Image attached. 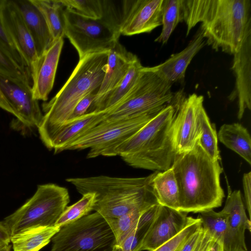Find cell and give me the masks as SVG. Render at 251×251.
I'll use <instances>...</instances> for the list:
<instances>
[{"label": "cell", "mask_w": 251, "mask_h": 251, "mask_svg": "<svg viewBox=\"0 0 251 251\" xmlns=\"http://www.w3.org/2000/svg\"><path fill=\"white\" fill-rule=\"evenodd\" d=\"M186 36L199 23L206 43L233 55L251 34V0H183Z\"/></svg>", "instance_id": "obj_1"}, {"label": "cell", "mask_w": 251, "mask_h": 251, "mask_svg": "<svg viewBox=\"0 0 251 251\" xmlns=\"http://www.w3.org/2000/svg\"><path fill=\"white\" fill-rule=\"evenodd\" d=\"M0 89L16 113L13 127L25 130L37 129L43 114L38 100L33 98L31 86L0 76Z\"/></svg>", "instance_id": "obj_12"}, {"label": "cell", "mask_w": 251, "mask_h": 251, "mask_svg": "<svg viewBox=\"0 0 251 251\" xmlns=\"http://www.w3.org/2000/svg\"><path fill=\"white\" fill-rule=\"evenodd\" d=\"M156 172L141 177L101 175L66 180L82 195L95 194L93 210L103 217H118L133 211L143 213L158 203L151 185Z\"/></svg>", "instance_id": "obj_3"}, {"label": "cell", "mask_w": 251, "mask_h": 251, "mask_svg": "<svg viewBox=\"0 0 251 251\" xmlns=\"http://www.w3.org/2000/svg\"><path fill=\"white\" fill-rule=\"evenodd\" d=\"M105 112H91L69 121L59 127L50 137L46 147L53 150L54 153L61 152L67 144L84 134L101 122Z\"/></svg>", "instance_id": "obj_21"}, {"label": "cell", "mask_w": 251, "mask_h": 251, "mask_svg": "<svg viewBox=\"0 0 251 251\" xmlns=\"http://www.w3.org/2000/svg\"><path fill=\"white\" fill-rule=\"evenodd\" d=\"M155 115L114 121L103 120L64 146L61 151L89 149L87 158L110 156L113 150L136 133Z\"/></svg>", "instance_id": "obj_10"}, {"label": "cell", "mask_w": 251, "mask_h": 251, "mask_svg": "<svg viewBox=\"0 0 251 251\" xmlns=\"http://www.w3.org/2000/svg\"><path fill=\"white\" fill-rule=\"evenodd\" d=\"M143 67L138 58L131 65L123 79L103 100L97 112H106L118 104L135 84Z\"/></svg>", "instance_id": "obj_27"}, {"label": "cell", "mask_w": 251, "mask_h": 251, "mask_svg": "<svg viewBox=\"0 0 251 251\" xmlns=\"http://www.w3.org/2000/svg\"><path fill=\"white\" fill-rule=\"evenodd\" d=\"M112 2L106 0L104 15L98 20L81 17L65 8V36L79 59L88 54L109 51L119 42L121 8L116 9Z\"/></svg>", "instance_id": "obj_6"}, {"label": "cell", "mask_w": 251, "mask_h": 251, "mask_svg": "<svg viewBox=\"0 0 251 251\" xmlns=\"http://www.w3.org/2000/svg\"><path fill=\"white\" fill-rule=\"evenodd\" d=\"M171 84L144 67L135 84L116 106L105 112L104 120L114 121L155 115L174 100Z\"/></svg>", "instance_id": "obj_8"}, {"label": "cell", "mask_w": 251, "mask_h": 251, "mask_svg": "<svg viewBox=\"0 0 251 251\" xmlns=\"http://www.w3.org/2000/svg\"><path fill=\"white\" fill-rule=\"evenodd\" d=\"M203 97L195 93L179 101L173 123V141L176 154L192 150L200 138L201 115Z\"/></svg>", "instance_id": "obj_11"}, {"label": "cell", "mask_w": 251, "mask_h": 251, "mask_svg": "<svg viewBox=\"0 0 251 251\" xmlns=\"http://www.w3.org/2000/svg\"><path fill=\"white\" fill-rule=\"evenodd\" d=\"M171 167L178 188L179 211L200 213L222 205L225 197L220 184L222 169L199 140L192 150L176 154Z\"/></svg>", "instance_id": "obj_2"}, {"label": "cell", "mask_w": 251, "mask_h": 251, "mask_svg": "<svg viewBox=\"0 0 251 251\" xmlns=\"http://www.w3.org/2000/svg\"><path fill=\"white\" fill-rule=\"evenodd\" d=\"M228 215V251H248L245 233L251 231V219L248 218L240 190L229 191L224 207L222 209Z\"/></svg>", "instance_id": "obj_20"}, {"label": "cell", "mask_w": 251, "mask_h": 251, "mask_svg": "<svg viewBox=\"0 0 251 251\" xmlns=\"http://www.w3.org/2000/svg\"><path fill=\"white\" fill-rule=\"evenodd\" d=\"M60 227H38L11 237L13 251H39L48 244Z\"/></svg>", "instance_id": "obj_25"}, {"label": "cell", "mask_w": 251, "mask_h": 251, "mask_svg": "<svg viewBox=\"0 0 251 251\" xmlns=\"http://www.w3.org/2000/svg\"><path fill=\"white\" fill-rule=\"evenodd\" d=\"M64 45L63 38L54 41L30 68L33 99L46 101L51 91Z\"/></svg>", "instance_id": "obj_16"}, {"label": "cell", "mask_w": 251, "mask_h": 251, "mask_svg": "<svg viewBox=\"0 0 251 251\" xmlns=\"http://www.w3.org/2000/svg\"><path fill=\"white\" fill-rule=\"evenodd\" d=\"M183 0H163L162 31L155 42L165 44L177 25L183 21Z\"/></svg>", "instance_id": "obj_29"}, {"label": "cell", "mask_w": 251, "mask_h": 251, "mask_svg": "<svg viewBox=\"0 0 251 251\" xmlns=\"http://www.w3.org/2000/svg\"><path fill=\"white\" fill-rule=\"evenodd\" d=\"M205 43L203 32L200 28L185 49L172 54L158 65L148 67V69L171 85L176 83L183 82L187 67Z\"/></svg>", "instance_id": "obj_19"}, {"label": "cell", "mask_w": 251, "mask_h": 251, "mask_svg": "<svg viewBox=\"0 0 251 251\" xmlns=\"http://www.w3.org/2000/svg\"><path fill=\"white\" fill-rule=\"evenodd\" d=\"M218 138L231 150L251 164V138L248 130L239 123L224 124L219 131Z\"/></svg>", "instance_id": "obj_23"}, {"label": "cell", "mask_w": 251, "mask_h": 251, "mask_svg": "<svg viewBox=\"0 0 251 251\" xmlns=\"http://www.w3.org/2000/svg\"><path fill=\"white\" fill-rule=\"evenodd\" d=\"M2 245H3L0 244V247L1 246H2Z\"/></svg>", "instance_id": "obj_46"}, {"label": "cell", "mask_w": 251, "mask_h": 251, "mask_svg": "<svg viewBox=\"0 0 251 251\" xmlns=\"http://www.w3.org/2000/svg\"><path fill=\"white\" fill-rule=\"evenodd\" d=\"M215 241L201 224L190 237L180 251H209Z\"/></svg>", "instance_id": "obj_36"}, {"label": "cell", "mask_w": 251, "mask_h": 251, "mask_svg": "<svg viewBox=\"0 0 251 251\" xmlns=\"http://www.w3.org/2000/svg\"><path fill=\"white\" fill-rule=\"evenodd\" d=\"M137 58L135 54L127 51L119 42L108 51L106 73L87 113L97 112L103 100L123 79Z\"/></svg>", "instance_id": "obj_17"}, {"label": "cell", "mask_w": 251, "mask_h": 251, "mask_svg": "<svg viewBox=\"0 0 251 251\" xmlns=\"http://www.w3.org/2000/svg\"><path fill=\"white\" fill-rule=\"evenodd\" d=\"M108 51L86 54L79 61L59 92L42 104L44 113L37 128L46 147L54 132L69 118L78 102L98 91L107 70Z\"/></svg>", "instance_id": "obj_5"}, {"label": "cell", "mask_w": 251, "mask_h": 251, "mask_svg": "<svg viewBox=\"0 0 251 251\" xmlns=\"http://www.w3.org/2000/svg\"><path fill=\"white\" fill-rule=\"evenodd\" d=\"M143 213L133 211L118 217H104L115 235L116 245L121 244L132 230L136 228L139 219Z\"/></svg>", "instance_id": "obj_34"}, {"label": "cell", "mask_w": 251, "mask_h": 251, "mask_svg": "<svg viewBox=\"0 0 251 251\" xmlns=\"http://www.w3.org/2000/svg\"><path fill=\"white\" fill-rule=\"evenodd\" d=\"M42 14L53 42L65 36V7L60 0H30Z\"/></svg>", "instance_id": "obj_26"}, {"label": "cell", "mask_w": 251, "mask_h": 251, "mask_svg": "<svg viewBox=\"0 0 251 251\" xmlns=\"http://www.w3.org/2000/svg\"><path fill=\"white\" fill-rule=\"evenodd\" d=\"M0 251H11V246L10 244L2 245L0 247Z\"/></svg>", "instance_id": "obj_45"}, {"label": "cell", "mask_w": 251, "mask_h": 251, "mask_svg": "<svg viewBox=\"0 0 251 251\" xmlns=\"http://www.w3.org/2000/svg\"></svg>", "instance_id": "obj_47"}, {"label": "cell", "mask_w": 251, "mask_h": 251, "mask_svg": "<svg viewBox=\"0 0 251 251\" xmlns=\"http://www.w3.org/2000/svg\"><path fill=\"white\" fill-rule=\"evenodd\" d=\"M97 92H92L82 98L75 106L67 121L76 119L86 114L95 99Z\"/></svg>", "instance_id": "obj_39"}, {"label": "cell", "mask_w": 251, "mask_h": 251, "mask_svg": "<svg viewBox=\"0 0 251 251\" xmlns=\"http://www.w3.org/2000/svg\"><path fill=\"white\" fill-rule=\"evenodd\" d=\"M15 1L32 38L39 57L53 42L47 25L40 11L30 0Z\"/></svg>", "instance_id": "obj_22"}, {"label": "cell", "mask_w": 251, "mask_h": 251, "mask_svg": "<svg viewBox=\"0 0 251 251\" xmlns=\"http://www.w3.org/2000/svg\"><path fill=\"white\" fill-rule=\"evenodd\" d=\"M95 202V195L94 193H88L82 195L78 201L66 208L55 226L60 227L88 215L93 210Z\"/></svg>", "instance_id": "obj_31"}, {"label": "cell", "mask_w": 251, "mask_h": 251, "mask_svg": "<svg viewBox=\"0 0 251 251\" xmlns=\"http://www.w3.org/2000/svg\"><path fill=\"white\" fill-rule=\"evenodd\" d=\"M64 7L81 17L94 19L102 18L106 0H60Z\"/></svg>", "instance_id": "obj_30"}, {"label": "cell", "mask_w": 251, "mask_h": 251, "mask_svg": "<svg viewBox=\"0 0 251 251\" xmlns=\"http://www.w3.org/2000/svg\"><path fill=\"white\" fill-rule=\"evenodd\" d=\"M243 185L244 191L246 208L249 219L251 216V172L245 173L243 177Z\"/></svg>", "instance_id": "obj_41"}, {"label": "cell", "mask_w": 251, "mask_h": 251, "mask_svg": "<svg viewBox=\"0 0 251 251\" xmlns=\"http://www.w3.org/2000/svg\"><path fill=\"white\" fill-rule=\"evenodd\" d=\"M0 48L20 65L29 70L19 54L13 42L8 36L0 23Z\"/></svg>", "instance_id": "obj_38"}, {"label": "cell", "mask_w": 251, "mask_h": 251, "mask_svg": "<svg viewBox=\"0 0 251 251\" xmlns=\"http://www.w3.org/2000/svg\"><path fill=\"white\" fill-rule=\"evenodd\" d=\"M50 251H112L116 241L105 219L95 212L60 227Z\"/></svg>", "instance_id": "obj_9"}, {"label": "cell", "mask_w": 251, "mask_h": 251, "mask_svg": "<svg viewBox=\"0 0 251 251\" xmlns=\"http://www.w3.org/2000/svg\"><path fill=\"white\" fill-rule=\"evenodd\" d=\"M151 185L159 204L179 211L178 188L172 167L165 171H156Z\"/></svg>", "instance_id": "obj_24"}, {"label": "cell", "mask_w": 251, "mask_h": 251, "mask_svg": "<svg viewBox=\"0 0 251 251\" xmlns=\"http://www.w3.org/2000/svg\"><path fill=\"white\" fill-rule=\"evenodd\" d=\"M11 243V235L9 229L4 223L0 221V244L8 245Z\"/></svg>", "instance_id": "obj_42"}, {"label": "cell", "mask_w": 251, "mask_h": 251, "mask_svg": "<svg viewBox=\"0 0 251 251\" xmlns=\"http://www.w3.org/2000/svg\"><path fill=\"white\" fill-rule=\"evenodd\" d=\"M179 211L160 205L158 213L136 251H152L176 235L186 225L190 217Z\"/></svg>", "instance_id": "obj_15"}, {"label": "cell", "mask_w": 251, "mask_h": 251, "mask_svg": "<svg viewBox=\"0 0 251 251\" xmlns=\"http://www.w3.org/2000/svg\"><path fill=\"white\" fill-rule=\"evenodd\" d=\"M0 76L15 82L31 86L29 71L20 65L0 48Z\"/></svg>", "instance_id": "obj_32"}, {"label": "cell", "mask_w": 251, "mask_h": 251, "mask_svg": "<svg viewBox=\"0 0 251 251\" xmlns=\"http://www.w3.org/2000/svg\"><path fill=\"white\" fill-rule=\"evenodd\" d=\"M233 56L231 69L235 75V86L229 99L238 98L237 117L240 120L245 110L251 109V34L245 37Z\"/></svg>", "instance_id": "obj_18"}, {"label": "cell", "mask_w": 251, "mask_h": 251, "mask_svg": "<svg viewBox=\"0 0 251 251\" xmlns=\"http://www.w3.org/2000/svg\"><path fill=\"white\" fill-rule=\"evenodd\" d=\"M148 230H132L119 245H115L112 251H136Z\"/></svg>", "instance_id": "obj_37"}, {"label": "cell", "mask_w": 251, "mask_h": 251, "mask_svg": "<svg viewBox=\"0 0 251 251\" xmlns=\"http://www.w3.org/2000/svg\"><path fill=\"white\" fill-rule=\"evenodd\" d=\"M0 23L30 73V68L38 56L32 38L15 0H0Z\"/></svg>", "instance_id": "obj_14"}, {"label": "cell", "mask_w": 251, "mask_h": 251, "mask_svg": "<svg viewBox=\"0 0 251 251\" xmlns=\"http://www.w3.org/2000/svg\"><path fill=\"white\" fill-rule=\"evenodd\" d=\"M0 108L13 115L15 117L16 113L9 104L7 99L0 89Z\"/></svg>", "instance_id": "obj_43"}, {"label": "cell", "mask_w": 251, "mask_h": 251, "mask_svg": "<svg viewBox=\"0 0 251 251\" xmlns=\"http://www.w3.org/2000/svg\"><path fill=\"white\" fill-rule=\"evenodd\" d=\"M180 97L168 105L136 133L115 148L110 156L119 155L128 165L163 172L170 168L176 154L173 123Z\"/></svg>", "instance_id": "obj_4"}, {"label": "cell", "mask_w": 251, "mask_h": 251, "mask_svg": "<svg viewBox=\"0 0 251 251\" xmlns=\"http://www.w3.org/2000/svg\"><path fill=\"white\" fill-rule=\"evenodd\" d=\"M69 202L66 188L53 183L39 185L34 195L3 221L11 237L30 228L54 226Z\"/></svg>", "instance_id": "obj_7"}, {"label": "cell", "mask_w": 251, "mask_h": 251, "mask_svg": "<svg viewBox=\"0 0 251 251\" xmlns=\"http://www.w3.org/2000/svg\"><path fill=\"white\" fill-rule=\"evenodd\" d=\"M209 251H224V250L222 244L216 241Z\"/></svg>", "instance_id": "obj_44"}, {"label": "cell", "mask_w": 251, "mask_h": 251, "mask_svg": "<svg viewBox=\"0 0 251 251\" xmlns=\"http://www.w3.org/2000/svg\"><path fill=\"white\" fill-rule=\"evenodd\" d=\"M201 133L199 143L202 148L214 160H220L218 147V136L214 124H212L204 109L201 115Z\"/></svg>", "instance_id": "obj_33"}, {"label": "cell", "mask_w": 251, "mask_h": 251, "mask_svg": "<svg viewBox=\"0 0 251 251\" xmlns=\"http://www.w3.org/2000/svg\"><path fill=\"white\" fill-rule=\"evenodd\" d=\"M198 217L203 227L206 229L215 241L221 243L224 251L228 249V225L227 214L222 210H213L200 213Z\"/></svg>", "instance_id": "obj_28"}, {"label": "cell", "mask_w": 251, "mask_h": 251, "mask_svg": "<svg viewBox=\"0 0 251 251\" xmlns=\"http://www.w3.org/2000/svg\"><path fill=\"white\" fill-rule=\"evenodd\" d=\"M160 205L157 203L144 212L139 219L136 229L148 230L156 217Z\"/></svg>", "instance_id": "obj_40"}, {"label": "cell", "mask_w": 251, "mask_h": 251, "mask_svg": "<svg viewBox=\"0 0 251 251\" xmlns=\"http://www.w3.org/2000/svg\"><path fill=\"white\" fill-rule=\"evenodd\" d=\"M163 0L122 1L121 35L149 33L162 25Z\"/></svg>", "instance_id": "obj_13"}, {"label": "cell", "mask_w": 251, "mask_h": 251, "mask_svg": "<svg viewBox=\"0 0 251 251\" xmlns=\"http://www.w3.org/2000/svg\"><path fill=\"white\" fill-rule=\"evenodd\" d=\"M201 226V221L190 217L185 226L173 238L152 251H180L190 237Z\"/></svg>", "instance_id": "obj_35"}]
</instances>
